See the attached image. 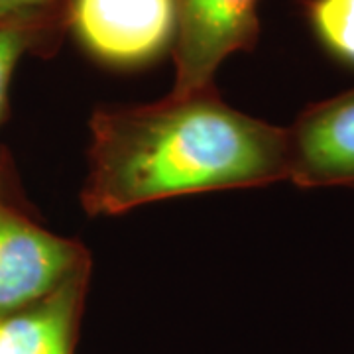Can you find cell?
Returning a JSON list of instances; mask_svg holds the SVG:
<instances>
[{
  "label": "cell",
  "mask_w": 354,
  "mask_h": 354,
  "mask_svg": "<svg viewBox=\"0 0 354 354\" xmlns=\"http://www.w3.org/2000/svg\"><path fill=\"white\" fill-rule=\"evenodd\" d=\"M65 20L97 59L140 65L174 44L176 0H69Z\"/></svg>",
  "instance_id": "obj_4"
},
{
  "label": "cell",
  "mask_w": 354,
  "mask_h": 354,
  "mask_svg": "<svg viewBox=\"0 0 354 354\" xmlns=\"http://www.w3.org/2000/svg\"><path fill=\"white\" fill-rule=\"evenodd\" d=\"M83 272H91V256L81 242L53 234L0 201V319Z\"/></svg>",
  "instance_id": "obj_2"
},
{
  "label": "cell",
  "mask_w": 354,
  "mask_h": 354,
  "mask_svg": "<svg viewBox=\"0 0 354 354\" xmlns=\"http://www.w3.org/2000/svg\"><path fill=\"white\" fill-rule=\"evenodd\" d=\"M55 2L59 0H0V18L44 12L53 8Z\"/></svg>",
  "instance_id": "obj_9"
},
{
  "label": "cell",
  "mask_w": 354,
  "mask_h": 354,
  "mask_svg": "<svg viewBox=\"0 0 354 354\" xmlns=\"http://www.w3.org/2000/svg\"><path fill=\"white\" fill-rule=\"evenodd\" d=\"M44 12L0 18V116L6 106L14 69L24 51L34 44L36 34H39V16Z\"/></svg>",
  "instance_id": "obj_8"
},
{
  "label": "cell",
  "mask_w": 354,
  "mask_h": 354,
  "mask_svg": "<svg viewBox=\"0 0 354 354\" xmlns=\"http://www.w3.org/2000/svg\"><path fill=\"white\" fill-rule=\"evenodd\" d=\"M88 274L67 279L38 304L2 319L6 354H73Z\"/></svg>",
  "instance_id": "obj_6"
},
{
  "label": "cell",
  "mask_w": 354,
  "mask_h": 354,
  "mask_svg": "<svg viewBox=\"0 0 354 354\" xmlns=\"http://www.w3.org/2000/svg\"><path fill=\"white\" fill-rule=\"evenodd\" d=\"M91 216L207 191L264 187L290 179V134L230 106L215 87L150 104L104 106L88 122Z\"/></svg>",
  "instance_id": "obj_1"
},
{
  "label": "cell",
  "mask_w": 354,
  "mask_h": 354,
  "mask_svg": "<svg viewBox=\"0 0 354 354\" xmlns=\"http://www.w3.org/2000/svg\"><path fill=\"white\" fill-rule=\"evenodd\" d=\"M0 354H6V330L2 319H0Z\"/></svg>",
  "instance_id": "obj_10"
},
{
  "label": "cell",
  "mask_w": 354,
  "mask_h": 354,
  "mask_svg": "<svg viewBox=\"0 0 354 354\" xmlns=\"http://www.w3.org/2000/svg\"><path fill=\"white\" fill-rule=\"evenodd\" d=\"M307 14L321 44L354 65V0H309Z\"/></svg>",
  "instance_id": "obj_7"
},
{
  "label": "cell",
  "mask_w": 354,
  "mask_h": 354,
  "mask_svg": "<svg viewBox=\"0 0 354 354\" xmlns=\"http://www.w3.org/2000/svg\"><path fill=\"white\" fill-rule=\"evenodd\" d=\"M288 134V181L304 189L354 185V88L307 106Z\"/></svg>",
  "instance_id": "obj_5"
},
{
  "label": "cell",
  "mask_w": 354,
  "mask_h": 354,
  "mask_svg": "<svg viewBox=\"0 0 354 354\" xmlns=\"http://www.w3.org/2000/svg\"><path fill=\"white\" fill-rule=\"evenodd\" d=\"M260 0H176L171 93L187 95L213 87L216 69L232 53L252 50Z\"/></svg>",
  "instance_id": "obj_3"
}]
</instances>
